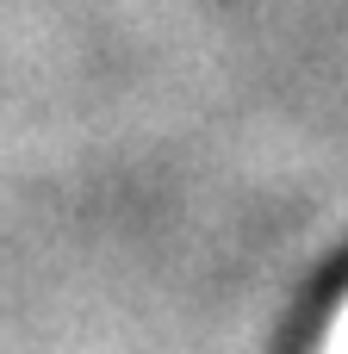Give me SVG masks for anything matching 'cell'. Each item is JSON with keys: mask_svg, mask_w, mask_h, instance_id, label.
<instances>
[{"mask_svg": "<svg viewBox=\"0 0 348 354\" xmlns=\"http://www.w3.org/2000/svg\"><path fill=\"white\" fill-rule=\"evenodd\" d=\"M318 354H348V292H342V305L330 311L324 336H318Z\"/></svg>", "mask_w": 348, "mask_h": 354, "instance_id": "cell-1", "label": "cell"}]
</instances>
